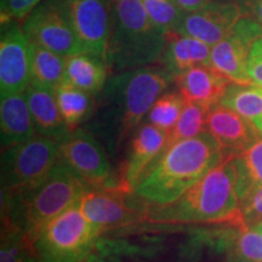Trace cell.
Segmentation results:
<instances>
[{"mask_svg":"<svg viewBox=\"0 0 262 262\" xmlns=\"http://www.w3.org/2000/svg\"><path fill=\"white\" fill-rule=\"evenodd\" d=\"M29 60H31V83L54 91L58 85L63 83L67 57L31 42Z\"/></svg>","mask_w":262,"mask_h":262,"instance_id":"cell-23","label":"cell"},{"mask_svg":"<svg viewBox=\"0 0 262 262\" xmlns=\"http://www.w3.org/2000/svg\"><path fill=\"white\" fill-rule=\"evenodd\" d=\"M152 22L165 34L178 33L187 12L175 0H142Z\"/></svg>","mask_w":262,"mask_h":262,"instance_id":"cell-29","label":"cell"},{"mask_svg":"<svg viewBox=\"0 0 262 262\" xmlns=\"http://www.w3.org/2000/svg\"><path fill=\"white\" fill-rule=\"evenodd\" d=\"M251 228H254V229H255V231H257V232H258V233H260V234H262V221H260V222H257V224H256V225H254V226H253V227H251Z\"/></svg>","mask_w":262,"mask_h":262,"instance_id":"cell-36","label":"cell"},{"mask_svg":"<svg viewBox=\"0 0 262 262\" xmlns=\"http://www.w3.org/2000/svg\"><path fill=\"white\" fill-rule=\"evenodd\" d=\"M241 17V9L235 0H215L187 12L178 33L212 47L232 31Z\"/></svg>","mask_w":262,"mask_h":262,"instance_id":"cell-14","label":"cell"},{"mask_svg":"<svg viewBox=\"0 0 262 262\" xmlns=\"http://www.w3.org/2000/svg\"><path fill=\"white\" fill-rule=\"evenodd\" d=\"M165 45L166 34L153 24L142 0H112L108 68L118 73L147 67L160 60Z\"/></svg>","mask_w":262,"mask_h":262,"instance_id":"cell-5","label":"cell"},{"mask_svg":"<svg viewBox=\"0 0 262 262\" xmlns=\"http://www.w3.org/2000/svg\"><path fill=\"white\" fill-rule=\"evenodd\" d=\"M248 75L251 83L262 86V37L254 42L249 54Z\"/></svg>","mask_w":262,"mask_h":262,"instance_id":"cell-33","label":"cell"},{"mask_svg":"<svg viewBox=\"0 0 262 262\" xmlns=\"http://www.w3.org/2000/svg\"><path fill=\"white\" fill-rule=\"evenodd\" d=\"M171 81L173 78L162 66L118 72L108 78L100 93L96 126L111 149L118 148L139 127Z\"/></svg>","mask_w":262,"mask_h":262,"instance_id":"cell-1","label":"cell"},{"mask_svg":"<svg viewBox=\"0 0 262 262\" xmlns=\"http://www.w3.org/2000/svg\"><path fill=\"white\" fill-rule=\"evenodd\" d=\"M226 158L214 137L203 131L164 149L140 180L134 194L147 204H169Z\"/></svg>","mask_w":262,"mask_h":262,"instance_id":"cell-2","label":"cell"},{"mask_svg":"<svg viewBox=\"0 0 262 262\" xmlns=\"http://www.w3.org/2000/svg\"><path fill=\"white\" fill-rule=\"evenodd\" d=\"M60 159L89 188H113L106 149L93 134L75 129L60 143Z\"/></svg>","mask_w":262,"mask_h":262,"instance_id":"cell-9","label":"cell"},{"mask_svg":"<svg viewBox=\"0 0 262 262\" xmlns=\"http://www.w3.org/2000/svg\"><path fill=\"white\" fill-rule=\"evenodd\" d=\"M41 2L42 0H2L0 3L2 25L27 17Z\"/></svg>","mask_w":262,"mask_h":262,"instance_id":"cell-32","label":"cell"},{"mask_svg":"<svg viewBox=\"0 0 262 262\" xmlns=\"http://www.w3.org/2000/svg\"><path fill=\"white\" fill-rule=\"evenodd\" d=\"M241 9L242 17L256 21L262 27V0H235Z\"/></svg>","mask_w":262,"mask_h":262,"instance_id":"cell-34","label":"cell"},{"mask_svg":"<svg viewBox=\"0 0 262 262\" xmlns=\"http://www.w3.org/2000/svg\"><path fill=\"white\" fill-rule=\"evenodd\" d=\"M100 228L90 222L79 202L49 222L31 243L35 262H85Z\"/></svg>","mask_w":262,"mask_h":262,"instance_id":"cell-6","label":"cell"},{"mask_svg":"<svg viewBox=\"0 0 262 262\" xmlns=\"http://www.w3.org/2000/svg\"><path fill=\"white\" fill-rule=\"evenodd\" d=\"M186 100L180 93L162 94L150 107L147 114V123L152 124L169 134L181 116Z\"/></svg>","mask_w":262,"mask_h":262,"instance_id":"cell-28","label":"cell"},{"mask_svg":"<svg viewBox=\"0 0 262 262\" xmlns=\"http://www.w3.org/2000/svg\"><path fill=\"white\" fill-rule=\"evenodd\" d=\"M186 12L195 11V10L203 8V6L209 4V3L215 2V0H175Z\"/></svg>","mask_w":262,"mask_h":262,"instance_id":"cell-35","label":"cell"},{"mask_svg":"<svg viewBox=\"0 0 262 262\" xmlns=\"http://www.w3.org/2000/svg\"><path fill=\"white\" fill-rule=\"evenodd\" d=\"M62 118L71 131L90 117L94 110L93 95L63 81L55 89Z\"/></svg>","mask_w":262,"mask_h":262,"instance_id":"cell-24","label":"cell"},{"mask_svg":"<svg viewBox=\"0 0 262 262\" xmlns=\"http://www.w3.org/2000/svg\"><path fill=\"white\" fill-rule=\"evenodd\" d=\"M262 37V27L254 19L241 17L221 41L211 47V66L233 83L251 84L248 58L254 42Z\"/></svg>","mask_w":262,"mask_h":262,"instance_id":"cell-10","label":"cell"},{"mask_svg":"<svg viewBox=\"0 0 262 262\" xmlns=\"http://www.w3.org/2000/svg\"><path fill=\"white\" fill-rule=\"evenodd\" d=\"M239 219L247 227L262 221V186L249 191L239 201Z\"/></svg>","mask_w":262,"mask_h":262,"instance_id":"cell-31","label":"cell"},{"mask_svg":"<svg viewBox=\"0 0 262 262\" xmlns=\"http://www.w3.org/2000/svg\"><path fill=\"white\" fill-rule=\"evenodd\" d=\"M0 262H35L32 247L24 232L9 222L3 226Z\"/></svg>","mask_w":262,"mask_h":262,"instance_id":"cell-30","label":"cell"},{"mask_svg":"<svg viewBox=\"0 0 262 262\" xmlns=\"http://www.w3.org/2000/svg\"><path fill=\"white\" fill-rule=\"evenodd\" d=\"M108 64L104 58L89 52L72 55L66 62V83L91 95L100 94L106 85Z\"/></svg>","mask_w":262,"mask_h":262,"instance_id":"cell-21","label":"cell"},{"mask_svg":"<svg viewBox=\"0 0 262 262\" xmlns=\"http://www.w3.org/2000/svg\"><path fill=\"white\" fill-rule=\"evenodd\" d=\"M146 217L160 224L238 220L239 196L233 158H226L175 202L150 208Z\"/></svg>","mask_w":262,"mask_h":262,"instance_id":"cell-4","label":"cell"},{"mask_svg":"<svg viewBox=\"0 0 262 262\" xmlns=\"http://www.w3.org/2000/svg\"><path fill=\"white\" fill-rule=\"evenodd\" d=\"M58 159L60 142L38 134L3 149L2 195H14L37 186Z\"/></svg>","mask_w":262,"mask_h":262,"instance_id":"cell-7","label":"cell"},{"mask_svg":"<svg viewBox=\"0 0 262 262\" xmlns=\"http://www.w3.org/2000/svg\"><path fill=\"white\" fill-rule=\"evenodd\" d=\"M33 125L38 135L62 142L72 131L62 118L55 91L31 83L25 90Z\"/></svg>","mask_w":262,"mask_h":262,"instance_id":"cell-17","label":"cell"},{"mask_svg":"<svg viewBox=\"0 0 262 262\" xmlns=\"http://www.w3.org/2000/svg\"><path fill=\"white\" fill-rule=\"evenodd\" d=\"M222 243L227 247L229 262H262V234L242 222L234 231L225 232Z\"/></svg>","mask_w":262,"mask_h":262,"instance_id":"cell-25","label":"cell"},{"mask_svg":"<svg viewBox=\"0 0 262 262\" xmlns=\"http://www.w3.org/2000/svg\"><path fill=\"white\" fill-rule=\"evenodd\" d=\"M22 28L29 41L64 57L85 52L64 0H42L26 17Z\"/></svg>","mask_w":262,"mask_h":262,"instance_id":"cell-8","label":"cell"},{"mask_svg":"<svg viewBox=\"0 0 262 262\" xmlns=\"http://www.w3.org/2000/svg\"><path fill=\"white\" fill-rule=\"evenodd\" d=\"M179 93L189 102L212 107L220 102L226 89L233 83L212 66H195L175 78Z\"/></svg>","mask_w":262,"mask_h":262,"instance_id":"cell-18","label":"cell"},{"mask_svg":"<svg viewBox=\"0 0 262 262\" xmlns=\"http://www.w3.org/2000/svg\"><path fill=\"white\" fill-rule=\"evenodd\" d=\"M210 56V45L172 32L166 34V45L159 61L175 81L176 77L195 66H211Z\"/></svg>","mask_w":262,"mask_h":262,"instance_id":"cell-19","label":"cell"},{"mask_svg":"<svg viewBox=\"0 0 262 262\" xmlns=\"http://www.w3.org/2000/svg\"><path fill=\"white\" fill-rule=\"evenodd\" d=\"M0 38V94L25 93L31 84L29 42L17 21L2 25Z\"/></svg>","mask_w":262,"mask_h":262,"instance_id":"cell-12","label":"cell"},{"mask_svg":"<svg viewBox=\"0 0 262 262\" xmlns=\"http://www.w3.org/2000/svg\"><path fill=\"white\" fill-rule=\"evenodd\" d=\"M90 189L63 160L28 191L2 195L5 222L21 229L29 244L49 222L78 203Z\"/></svg>","mask_w":262,"mask_h":262,"instance_id":"cell-3","label":"cell"},{"mask_svg":"<svg viewBox=\"0 0 262 262\" xmlns=\"http://www.w3.org/2000/svg\"><path fill=\"white\" fill-rule=\"evenodd\" d=\"M0 129L3 149L25 142L37 135L25 93L2 96Z\"/></svg>","mask_w":262,"mask_h":262,"instance_id":"cell-20","label":"cell"},{"mask_svg":"<svg viewBox=\"0 0 262 262\" xmlns=\"http://www.w3.org/2000/svg\"><path fill=\"white\" fill-rule=\"evenodd\" d=\"M233 164L241 201L249 191L262 186V135L248 149L234 157Z\"/></svg>","mask_w":262,"mask_h":262,"instance_id":"cell-26","label":"cell"},{"mask_svg":"<svg viewBox=\"0 0 262 262\" xmlns=\"http://www.w3.org/2000/svg\"><path fill=\"white\" fill-rule=\"evenodd\" d=\"M85 52L106 60L112 0H64Z\"/></svg>","mask_w":262,"mask_h":262,"instance_id":"cell-13","label":"cell"},{"mask_svg":"<svg viewBox=\"0 0 262 262\" xmlns=\"http://www.w3.org/2000/svg\"><path fill=\"white\" fill-rule=\"evenodd\" d=\"M205 131L214 137L227 158L243 153L261 135L241 114L220 102L209 110Z\"/></svg>","mask_w":262,"mask_h":262,"instance_id":"cell-15","label":"cell"},{"mask_svg":"<svg viewBox=\"0 0 262 262\" xmlns=\"http://www.w3.org/2000/svg\"><path fill=\"white\" fill-rule=\"evenodd\" d=\"M210 108L202 103L186 101L178 123L169 131L165 148L179 141L191 139L205 131V120Z\"/></svg>","mask_w":262,"mask_h":262,"instance_id":"cell-27","label":"cell"},{"mask_svg":"<svg viewBox=\"0 0 262 262\" xmlns=\"http://www.w3.org/2000/svg\"><path fill=\"white\" fill-rule=\"evenodd\" d=\"M130 194L120 187L90 188L81 196L79 205L88 220L103 232L146 217L148 209L129 201Z\"/></svg>","mask_w":262,"mask_h":262,"instance_id":"cell-11","label":"cell"},{"mask_svg":"<svg viewBox=\"0 0 262 262\" xmlns=\"http://www.w3.org/2000/svg\"><path fill=\"white\" fill-rule=\"evenodd\" d=\"M166 140L168 133L152 124L146 123L137 127L120 188L129 193L135 192L140 180L165 149Z\"/></svg>","mask_w":262,"mask_h":262,"instance_id":"cell-16","label":"cell"},{"mask_svg":"<svg viewBox=\"0 0 262 262\" xmlns=\"http://www.w3.org/2000/svg\"><path fill=\"white\" fill-rule=\"evenodd\" d=\"M220 103L241 114L262 135V86L231 83Z\"/></svg>","mask_w":262,"mask_h":262,"instance_id":"cell-22","label":"cell"}]
</instances>
